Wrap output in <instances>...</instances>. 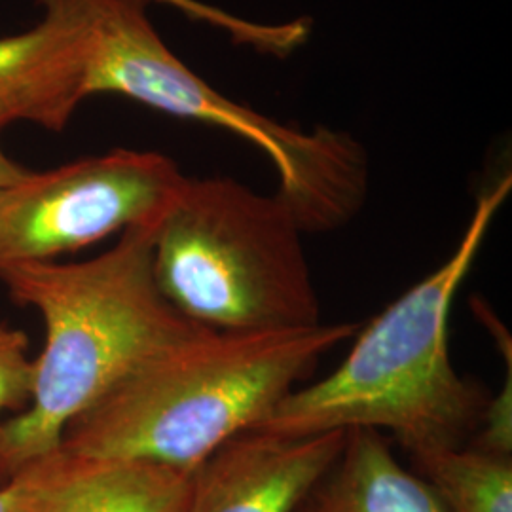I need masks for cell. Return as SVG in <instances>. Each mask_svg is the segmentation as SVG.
Here are the masks:
<instances>
[{
  "label": "cell",
  "mask_w": 512,
  "mask_h": 512,
  "mask_svg": "<svg viewBox=\"0 0 512 512\" xmlns=\"http://www.w3.org/2000/svg\"><path fill=\"white\" fill-rule=\"evenodd\" d=\"M511 190L509 173L488 186L454 253L357 332L336 370L294 389L253 429L289 439L374 429L412 459L467 446L490 397L452 363L450 313Z\"/></svg>",
  "instance_id": "cell-1"
},
{
  "label": "cell",
  "mask_w": 512,
  "mask_h": 512,
  "mask_svg": "<svg viewBox=\"0 0 512 512\" xmlns=\"http://www.w3.org/2000/svg\"><path fill=\"white\" fill-rule=\"evenodd\" d=\"M359 330L355 323L275 332L200 327L74 418L59 448L194 471L224 442L256 427Z\"/></svg>",
  "instance_id": "cell-2"
},
{
  "label": "cell",
  "mask_w": 512,
  "mask_h": 512,
  "mask_svg": "<svg viewBox=\"0 0 512 512\" xmlns=\"http://www.w3.org/2000/svg\"><path fill=\"white\" fill-rule=\"evenodd\" d=\"M156 228H129L90 260L27 262L0 274L10 298L44 323L29 406L0 425V488L57 450L67 425L131 370L200 329L156 285Z\"/></svg>",
  "instance_id": "cell-3"
},
{
  "label": "cell",
  "mask_w": 512,
  "mask_h": 512,
  "mask_svg": "<svg viewBox=\"0 0 512 512\" xmlns=\"http://www.w3.org/2000/svg\"><path fill=\"white\" fill-rule=\"evenodd\" d=\"M154 0H76L86 97L116 93L169 116L234 133L274 165L277 194L306 234L355 219L368 198V154L349 133L304 131L238 103L173 54L148 18Z\"/></svg>",
  "instance_id": "cell-4"
},
{
  "label": "cell",
  "mask_w": 512,
  "mask_h": 512,
  "mask_svg": "<svg viewBox=\"0 0 512 512\" xmlns=\"http://www.w3.org/2000/svg\"><path fill=\"white\" fill-rule=\"evenodd\" d=\"M293 209L228 177H188L160 220L154 279L188 321L224 332L325 323Z\"/></svg>",
  "instance_id": "cell-5"
},
{
  "label": "cell",
  "mask_w": 512,
  "mask_h": 512,
  "mask_svg": "<svg viewBox=\"0 0 512 512\" xmlns=\"http://www.w3.org/2000/svg\"><path fill=\"white\" fill-rule=\"evenodd\" d=\"M186 179L169 156L129 148L29 171L0 192V274L160 224Z\"/></svg>",
  "instance_id": "cell-6"
},
{
  "label": "cell",
  "mask_w": 512,
  "mask_h": 512,
  "mask_svg": "<svg viewBox=\"0 0 512 512\" xmlns=\"http://www.w3.org/2000/svg\"><path fill=\"white\" fill-rule=\"evenodd\" d=\"M344 440L346 431L302 439L243 431L194 469L184 512H293Z\"/></svg>",
  "instance_id": "cell-7"
},
{
  "label": "cell",
  "mask_w": 512,
  "mask_h": 512,
  "mask_svg": "<svg viewBox=\"0 0 512 512\" xmlns=\"http://www.w3.org/2000/svg\"><path fill=\"white\" fill-rule=\"evenodd\" d=\"M194 471L63 448L25 465L6 486L8 512H184Z\"/></svg>",
  "instance_id": "cell-8"
},
{
  "label": "cell",
  "mask_w": 512,
  "mask_h": 512,
  "mask_svg": "<svg viewBox=\"0 0 512 512\" xmlns=\"http://www.w3.org/2000/svg\"><path fill=\"white\" fill-rule=\"evenodd\" d=\"M33 29L0 38V131L31 122L63 131L84 92V38L76 0H37Z\"/></svg>",
  "instance_id": "cell-9"
},
{
  "label": "cell",
  "mask_w": 512,
  "mask_h": 512,
  "mask_svg": "<svg viewBox=\"0 0 512 512\" xmlns=\"http://www.w3.org/2000/svg\"><path fill=\"white\" fill-rule=\"evenodd\" d=\"M293 512H448L431 486L397 461L384 433L346 431L344 446Z\"/></svg>",
  "instance_id": "cell-10"
},
{
  "label": "cell",
  "mask_w": 512,
  "mask_h": 512,
  "mask_svg": "<svg viewBox=\"0 0 512 512\" xmlns=\"http://www.w3.org/2000/svg\"><path fill=\"white\" fill-rule=\"evenodd\" d=\"M448 512H512V459L473 446L414 458Z\"/></svg>",
  "instance_id": "cell-11"
},
{
  "label": "cell",
  "mask_w": 512,
  "mask_h": 512,
  "mask_svg": "<svg viewBox=\"0 0 512 512\" xmlns=\"http://www.w3.org/2000/svg\"><path fill=\"white\" fill-rule=\"evenodd\" d=\"M33 382L35 359L29 355L27 334L0 323V425L6 412L18 416L29 406Z\"/></svg>",
  "instance_id": "cell-12"
},
{
  "label": "cell",
  "mask_w": 512,
  "mask_h": 512,
  "mask_svg": "<svg viewBox=\"0 0 512 512\" xmlns=\"http://www.w3.org/2000/svg\"><path fill=\"white\" fill-rule=\"evenodd\" d=\"M29 171H31V169H27V167L19 165L18 162L10 160V158L4 154L2 147H0V192H4L6 188H10V186L19 183Z\"/></svg>",
  "instance_id": "cell-13"
},
{
  "label": "cell",
  "mask_w": 512,
  "mask_h": 512,
  "mask_svg": "<svg viewBox=\"0 0 512 512\" xmlns=\"http://www.w3.org/2000/svg\"><path fill=\"white\" fill-rule=\"evenodd\" d=\"M0 512H8V497L4 488H0Z\"/></svg>",
  "instance_id": "cell-14"
},
{
  "label": "cell",
  "mask_w": 512,
  "mask_h": 512,
  "mask_svg": "<svg viewBox=\"0 0 512 512\" xmlns=\"http://www.w3.org/2000/svg\"><path fill=\"white\" fill-rule=\"evenodd\" d=\"M154 2H167V4H169V2H171V0H154Z\"/></svg>",
  "instance_id": "cell-15"
}]
</instances>
